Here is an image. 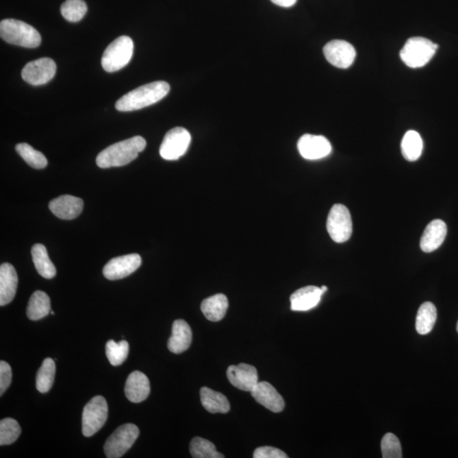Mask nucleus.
Segmentation results:
<instances>
[{"instance_id":"25","label":"nucleus","mask_w":458,"mask_h":458,"mask_svg":"<svg viewBox=\"0 0 458 458\" xmlns=\"http://www.w3.org/2000/svg\"><path fill=\"white\" fill-rule=\"evenodd\" d=\"M50 299L45 292L37 290L29 300L27 315L33 321L40 320L50 313Z\"/></svg>"},{"instance_id":"13","label":"nucleus","mask_w":458,"mask_h":458,"mask_svg":"<svg viewBox=\"0 0 458 458\" xmlns=\"http://www.w3.org/2000/svg\"><path fill=\"white\" fill-rule=\"evenodd\" d=\"M301 156L307 160H319L328 156L332 146L324 136L305 134L297 143Z\"/></svg>"},{"instance_id":"16","label":"nucleus","mask_w":458,"mask_h":458,"mask_svg":"<svg viewBox=\"0 0 458 458\" xmlns=\"http://www.w3.org/2000/svg\"><path fill=\"white\" fill-rule=\"evenodd\" d=\"M49 210L58 218L72 220L78 218L83 209L82 199L72 195H61L49 202Z\"/></svg>"},{"instance_id":"14","label":"nucleus","mask_w":458,"mask_h":458,"mask_svg":"<svg viewBox=\"0 0 458 458\" xmlns=\"http://www.w3.org/2000/svg\"><path fill=\"white\" fill-rule=\"evenodd\" d=\"M227 377L235 387L247 392H252L259 382L257 368L245 363L228 367Z\"/></svg>"},{"instance_id":"10","label":"nucleus","mask_w":458,"mask_h":458,"mask_svg":"<svg viewBox=\"0 0 458 458\" xmlns=\"http://www.w3.org/2000/svg\"><path fill=\"white\" fill-rule=\"evenodd\" d=\"M57 64L50 58H41L27 64L21 71L25 83L38 86L48 83L57 74Z\"/></svg>"},{"instance_id":"15","label":"nucleus","mask_w":458,"mask_h":458,"mask_svg":"<svg viewBox=\"0 0 458 458\" xmlns=\"http://www.w3.org/2000/svg\"><path fill=\"white\" fill-rule=\"evenodd\" d=\"M250 393H252L253 398L259 404L266 407V409L273 411V413H280L286 406V403H284L281 394L269 382H258V384L254 386Z\"/></svg>"},{"instance_id":"20","label":"nucleus","mask_w":458,"mask_h":458,"mask_svg":"<svg viewBox=\"0 0 458 458\" xmlns=\"http://www.w3.org/2000/svg\"><path fill=\"white\" fill-rule=\"evenodd\" d=\"M18 277L15 267L10 263L0 266V305L11 303L16 295Z\"/></svg>"},{"instance_id":"9","label":"nucleus","mask_w":458,"mask_h":458,"mask_svg":"<svg viewBox=\"0 0 458 458\" xmlns=\"http://www.w3.org/2000/svg\"><path fill=\"white\" fill-rule=\"evenodd\" d=\"M191 135L184 127H177L168 131L160 147L164 160H176L185 154L189 147Z\"/></svg>"},{"instance_id":"37","label":"nucleus","mask_w":458,"mask_h":458,"mask_svg":"<svg viewBox=\"0 0 458 458\" xmlns=\"http://www.w3.org/2000/svg\"><path fill=\"white\" fill-rule=\"evenodd\" d=\"M271 1L278 6L288 8L295 6L297 0H271Z\"/></svg>"},{"instance_id":"35","label":"nucleus","mask_w":458,"mask_h":458,"mask_svg":"<svg viewBox=\"0 0 458 458\" xmlns=\"http://www.w3.org/2000/svg\"><path fill=\"white\" fill-rule=\"evenodd\" d=\"M12 370L10 365L4 360L0 362V396H3L11 384Z\"/></svg>"},{"instance_id":"31","label":"nucleus","mask_w":458,"mask_h":458,"mask_svg":"<svg viewBox=\"0 0 458 458\" xmlns=\"http://www.w3.org/2000/svg\"><path fill=\"white\" fill-rule=\"evenodd\" d=\"M105 351L110 363L114 367L120 366L129 355V345L126 341L117 343L112 339L106 343Z\"/></svg>"},{"instance_id":"8","label":"nucleus","mask_w":458,"mask_h":458,"mask_svg":"<svg viewBox=\"0 0 458 458\" xmlns=\"http://www.w3.org/2000/svg\"><path fill=\"white\" fill-rule=\"evenodd\" d=\"M108 418V405L105 399L97 396L85 406L83 413V434L90 437L105 425Z\"/></svg>"},{"instance_id":"2","label":"nucleus","mask_w":458,"mask_h":458,"mask_svg":"<svg viewBox=\"0 0 458 458\" xmlns=\"http://www.w3.org/2000/svg\"><path fill=\"white\" fill-rule=\"evenodd\" d=\"M170 85L164 81H157L126 93L116 103L119 112H134L160 101L168 95Z\"/></svg>"},{"instance_id":"23","label":"nucleus","mask_w":458,"mask_h":458,"mask_svg":"<svg viewBox=\"0 0 458 458\" xmlns=\"http://www.w3.org/2000/svg\"><path fill=\"white\" fill-rule=\"evenodd\" d=\"M201 404L211 413H227L230 411V404L223 394L216 392L208 387L201 389Z\"/></svg>"},{"instance_id":"4","label":"nucleus","mask_w":458,"mask_h":458,"mask_svg":"<svg viewBox=\"0 0 458 458\" xmlns=\"http://www.w3.org/2000/svg\"><path fill=\"white\" fill-rule=\"evenodd\" d=\"M438 45L425 37H413L406 41L400 57L405 65L411 68L423 67L434 57Z\"/></svg>"},{"instance_id":"33","label":"nucleus","mask_w":458,"mask_h":458,"mask_svg":"<svg viewBox=\"0 0 458 458\" xmlns=\"http://www.w3.org/2000/svg\"><path fill=\"white\" fill-rule=\"evenodd\" d=\"M21 433L20 424L15 419L8 418L0 422V445H7L14 443Z\"/></svg>"},{"instance_id":"18","label":"nucleus","mask_w":458,"mask_h":458,"mask_svg":"<svg viewBox=\"0 0 458 458\" xmlns=\"http://www.w3.org/2000/svg\"><path fill=\"white\" fill-rule=\"evenodd\" d=\"M324 294L321 288L317 286H307L299 288L290 296L291 310L295 312H307L320 303L321 297Z\"/></svg>"},{"instance_id":"11","label":"nucleus","mask_w":458,"mask_h":458,"mask_svg":"<svg viewBox=\"0 0 458 458\" xmlns=\"http://www.w3.org/2000/svg\"><path fill=\"white\" fill-rule=\"evenodd\" d=\"M324 57L331 65L341 69H346L353 64L356 49L350 42L344 40H333L324 46Z\"/></svg>"},{"instance_id":"27","label":"nucleus","mask_w":458,"mask_h":458,"mask_svg":"<svg viewBox=\"0 0 458 458\" xmlns=\"http://www.w3.org/2000/svg\"><path fill=\"white\" fill-rule=\"evenodd\" d=\"M423 151V140L418 131H406L401 141V152L404 158L409 161L417 160Z\"/></svg>"},{"instance_id":"29","label":"nucleus","mask_w":458,"mask_h":458,"mask_svg":"<svg viewBox=\"0 0 458 458\" xmlns=\"http://www.w3.org/2000/svg\"><path fill=\"white\" fill-rule=\"evenodd\" d=\"M191 456L194 458H223L222 453L216 451L215 445L211 441L195 437L189 445Z\"/></svg>"},{"instance_id":"28","label":"nucleus","mask_w":458,"mask_h":458,"mask_svg":"<svg viewBox=\"0 0 458 458\" xmlns=\"http://www.w3.org/2000/svg\"><path fill=\"white\" fill-rule=\"evenodd\" d=\"M55 363L51 358H46L42 363L36 377V388L40 393H47L52 388L55 376Z\"/></svg>"},{"instance_id":"40","label":"nucleus","mask_w":458,"mask_h":458,"mask_svg":"<svg viewBox=\"0 0 458 458\" xmlns=\"http://www.w3.org/2000/svg\"><path fill=\"white\" fill-rule=\"evenodd\" d=\"M457 333H458V322H457Z\"/></svg>"},{"instance_id":"1","label":"nucleus","mask_w":458,"mask_h":458,"mask_svg":"<svg viewBox=\"0 0 458 458\" xmlns=\"http://www.w3.org/2000/svg\"><path fill=\"white\" fill-rule=\"evenodd\" d=\"M146 147V139L135 136L105 148L98 155L96 164L100 168L122 167L137 158Z\"/></svg>"},{"instance_id":"26","label":"nucleus","mask_w":458,"mask_h":458,"mask_svg":"<svg viewBox=\"0 0 458 458\" xmlns=\"http://www.w3.org/2000/svg\"><path fill=\"white\" fill-rule=\"evenodd\" d=\"M436 319L435 305L431 303H424L418 309L417 318H416V329L419 334H428L434 328Z\"/></svg>"},{"instance_id":"24","label":"nucleus","mask_w":458,"mask_h":458,"mask_svg":"<svg viewBox=\"0 0 458 458\" xmlns=\"http://www.w3.org/2000/svg\"><path fill=\"white\" fill-rule=\"evenodd\" d=\"M32 257L34 266L42 277L50 279L57 275V269H55L53 262L50 261L45 245H34L32 248Z\"/></svg>"},{"instance_id":"17","label":"nucleus","mask_w":458,"mask_h":458,"mask_svg":"<svg viewBox=\"0 0 458 458\" xmlns=\"http://www.w3.org/2000/svg\"><path fill=\"white\" fill-rule=\"evenodd\" d=\"M151 393V384L148 377L142 372L130 373L125 384V394L131 402L146 401Z\"/></svg>"},{"instance_id":"7","label":"nucleus","mask_w":458,"mask_h":458,"mask_svg":"<svg viewBox=\"0 0 458 458\" xmlns=\"http://www.w3.org/2000/svg\"><path fill=\"white\" fill-rule=\"evenodd\" d=\"M351 216L348 208L341 204H335L331 208L327 219V230L336 243H344L350 239L352 235Z\"/></svg>"},{"instance_id":"34","label":"nucleus","mask_w":458,"mask_h":458,"mask_svg":"<svg viewBox=\"0 0 458 458\" xmlns=\"http://www.w3.org/2000/svg\"><path fill=\"white\" fill-rule=\"evenodd\" d=\"M382 456L384 458H401V445L396 435L388 433L381 441Z\"/></svg>"},{"instance_id":"12","label":"nucleus","mask_w":458,"mask_h":458,"mask_svg":"<svg viewBox=\"0 0 458 458\" xmlns=\"http://www.w3.org/2000/svg\"><path fill=\"white\" fill-rule=\"evenodd\" d=\"M141 263V257L138 254L114 257L105 266L103 274L109 280L124 278L134 273Z\"/></svg>"},{"instance_id":"21","label":"nucleus","mask_w":458,"mask_h":458,"mask_svg":"<svg viewBox=\"0 0 458 458\" xmlns=\"http://www.w3.org/2000/svg\"><path fill=\"white\" fill-rule=\"evenodd\" d=\"M192 342V330L184 320L177 319L173 322L172 336L169 338L168 347L172 353L180 354L188 350Z\"/></svg>"},{"instance_id":"5","label":"nucleus","mask_w":458,"mask_h":458,"mask_svg":"<svg viewBox=\"0 0 458 458\" xmlns=\"http://www.w3.org/2000/svg\"><path fill=\"white\" fill-rule=\"evenodd\" d=\"M134 42L127 36L114 40L105 50L101 59L102 67L107 72L122 69L131 61L134 54Z\"/></svg>"},{"instance_id":"36","label":"nucleus","mask_w":458,"mask_h":458,"mask_svg":"<svg viewBox=\"0 0 458 458\" xmlns=\"http://www.w3.org/2000/svg\"><path fill=\"white\" fill-rule=\"evenodd\" d=\"M254 458H287L286 453L281 450L271 447H262L254 452Z\"/></svg>"},{"instance_id":"22","label":"nucleus","mask_w":458,"mask_h":458,"mask_svg":"<svg viewBox=\"0 0 458 458\" xmlns=\"http://www.w3.org/2000/svg\"><path fill=\"white\" fill-rule=\"evenodd\" d=\"M228 308V300L227 296L223 294H218L208 297L202 301L201 309L207 318L211 322H218L223 319L226 315Z\"/></svg>"},{"instance_id":"32","label":"nucleus","mask_w":458,"mask_h":458,"mask_svg":"<svg viewBox=\"0 0 458 458\" xmlns=\"http://www.w3.org/2000/svg\"><path fill=\"white\" fill-rule=\"evenodd\" d=\"M88 11V6L83 0H66L61 7V15L71 23L82 20Z\"/></svg>"},{"instance_id":"3","label":"nucleus","mask_w":458,"mask_h":458,"mask_svg":"<svg viewBox=\"0 0 458 458\" xmlns=\"http://www.w3.org/2000/svg\"><path fill=\"white\" fill-rule=\"evenodd\" d=\"M0 36L8 44L37 48L41 44V36L35 28L23 21L6 19L0 23Z\"/></svg>"},{"instance_id":"30","label":"nucleus","mask_w":458,"mask_h":458,"mask_svg":"<svg viewBox=\"0 0 458 458\" xmlns=\"http://www.w3.org/2000/svg\"><path fill=\"white\" fill-rule=\"evenodd\" d=\"M16 151L19 155L27 163L30 167L35 169H42L47 167L48 160L40 151L34 150L28 143H21L17 144Z\"/></svg>"},{"instance_id":"6","label":"nucleus","mask_w":458,"mask_h":458,"mask_svg":"<svg viewBox=\"0 0 458 458\" xmlns=\"http://www.w3.org/2000/svg\"><path fill=\"white\" fill-rule=\"evenodd\" d=\"M139 435V430L134 423H126L117 428L104 445L106 457L120 458L133 447Z\"/></svg>"},{"instance_id":"38","label":"nucleus","mask_w":458,"mask_h":458,"mask_svg":"<svg viewBox=\"0 0 458 458\" xmlns=\"http://www.w3.org/2000/svg\"><path fill=\"white\" fill-rule=\"evenodd\" d=\"M321 290L322 292L325 293L327 290H328V288H327L326 286H322Z\"/></svg>"},{"instance_id":"19","label":"nucleus","mask_w":458,"mask_h":458,"mask_svg":"<svg viewBox=\"0 0 458 458\" xmlns=\"http://www.w3.org/2000/svg\"><path fill=\"white\" fill-rule=\"evenodd\" d=\"M447 227L443 221H432L423 233L420 240V247L423 252L430 253L438 249L447 236Z\"/></svg>"},{"instance_id":"39","label":"nucleus","mask_w":458,"mask_h":458,"mask_svg":"<svg viewBox=\"0 0 458 458\" xmlns=\"http://www.w3.org/2000/svg\"><path fill=\"white\" fill-rule=\"evenodd\" d=\"M50 313H51V315H54V312L51 311Z\"/></svg>"}]
</instances>
